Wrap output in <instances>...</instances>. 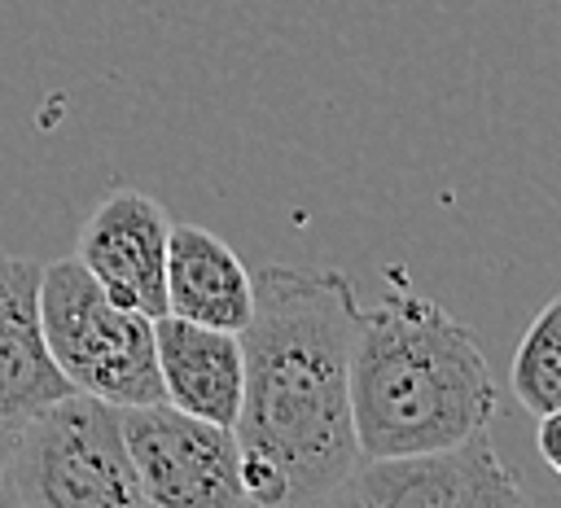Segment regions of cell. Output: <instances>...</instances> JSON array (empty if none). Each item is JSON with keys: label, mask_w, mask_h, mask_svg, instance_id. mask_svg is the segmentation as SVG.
I'll list each match as a JSON object with an SVG mask.
<instances>
[{"label": "cell", "mask_w": 561, "mask_h": 508, "mask_svg": "<svg viewBox=\"0 0 561 508\" xmlns=\"http://www.w3.org/2000/svg\"><path fill=\"white\" fill-rule=\"evenodd\" d=\"M359 311L337 267L263 263L254 272V315L241 328L245 390L232 420L250 504L333 499L364 460L351 416Z\"/></svg>", "instance_id": "cell-1"}, {"label": "cell", "mask_w": 561, "mask_h": 508, "mask_svg": "<svg viewBox=\"0 0 561 508\" xmlns=\"http://www.w3.org/2000/svg\"><path fill=\"white\" fill-rule=\"evenodd\" d=\"M500 390L473 328L434 298L386 293L359 311L351 416L359 455H412L465 442L495 420Z\"/></svg>", "instance_id": "cell-2"}, {"label": "cell", "mask_w": 561, "mask_h": 508, "mask_svg": "<svg viewBox=\"0 0 561 508\" xmlns=\"http://www.w3.org/2000/svg\"><path fill=\"white\" fill-rule=\"evenodd\" d=\"M4 504L18 508H140L145 490L127 451L123 407L70 390L39 407L9 455Z\"/></svg>", "instance_id": "cell-3"}, {"label": "cell", "mask_w": 561, "mask_h": 508, "mask_svg": "<svg viewBox=\"0 0 561 508\" xmlns=\"http://www.w3.org/2000/svg\"><path fill=\"white\" fill-rule=\"evenodd\" d=\"M39 328L61 377L118 407L162 403L153 315L118 307L79 258L39 272Z\"/></svg>", "instance_id": "cell-4"}, {"label": "cell", "mask_w": 561, "mask_h": 508, "mask_svg": "<svg viewBox=\"0 0 561 508\" xmlns=\"http://www.w3.org/2000/svg\"><path fill=\"white\" fill-rule=\"evenodd\" d=\"M127 451L153 508H237L250 504L232 425L193 416L175 403L123 407Z\"/></svg>", "instance_id": "cell-5"}, {"label": "cell", "mask_w": 561, "mask_h": 508, "mask_svg": "<svg viewBox=\"0 0 561 508\" xmlns=\"http://www.w3.org/2000/svg\"><path fill=\"white\" fill-rule=\"evenodd\" d=\"M333 499L364 508H513L526 490L482 429L451 447L364 460Z\"/></svg>", "instance_id": "cell-6"}, {"label": "cell", "mask_w": 561, "mask_h": 508, "mask_svg": "<svg viewBox=\"0 0 561 508\" xmlns=\"http://www.w3.org/2000/svg\"><path fill=\"white\" fill-rule=\"evenodd\" d=\"M167 210L140 188H118L79 228L75 258L96 276V285L118 307L158 320L167 315Z\"/></svg>", "instance_id": "cell-7"}, {"label": "cell", "mask_w": 561, "mask_h": 508, "mask_svg": "<svg viewBox=\"0 0 561 508\" xmlns=\"http://www.w3.org/2000/svg\"><path fill=\"white\" fill-rule=\"evenodd\" d=\"M39 272L35 258L0 254V504L22 425L75 390L53 363L39 328Z\"/></svg>", "instance_id": "cell-8"}, {"label": "cell", "mask_w": 561, "mask_h": 508, "mask_svg": "<svg viewBox=\"0 0 561 508\" xmlns=\"http://www.w3.org/2000/svg\"><path fill=\"white\" fill-rule=\"evenodd\" d=\"M153 337H158V372H162L167 403L193 416L232 425L245 390L241 333L210 328L167 311L153 320Z\"/></svg>", "instance_id": "cell-9"}, {"label": "cell", "mask_w": 561, "mask_h": 508, "mask_svg": "<svg viewBox=\"0 0 561 508\" xmlns=\"http://www.w3.org/2000/svg\"><path fill=\"white\" fill-rule=\"evenodd\" d=\"M167 311L241 333L254 315V272L237 250L202 223H171L167 245Z\"/></svg>", "instance_id": "cell-10"}, {"label": "cell", "mask_w": 561, "mask_h": 508, "mask_svg": "<svg viewBox=\"0 0 561 508\" xmlns=\"http://www.w3.org/2000/svg\"><path fill=\"white\" fill-rule=\"evenodd\" d=\"M508 385L535 420L561 407V293L548 298V307L522 333L513 350Z\"/></svg>", "instance_id": "cell-11"}, {"label": "cell", "mask_w": 561, "mask_h": 508, "mask_svg": "<svg viewBox=\"0 0 561 508\" xmlns=\"http://www.w3.org/2000/svg\"><path fill=\"white\" fill-rule=\"evenodd\" d=\"M539 455L548 460V469L561 477V407L557 412H548V416H539Z\"/></svg>", "instance_id": "cell-12"}, {"label": "cell", "mask_w": 561, "mask_h": 508, "mask_svg": "<svg viewBox=\"0 0 561 508\" xmlns=\"http://www.w3.org/2000/svg\"><path fill=\"white\" fill-rule=\"evenodd\" d=\"M557 4H561V0H557Z\"/></svg>", "instance_id": "cell-13"}]
</instances>
